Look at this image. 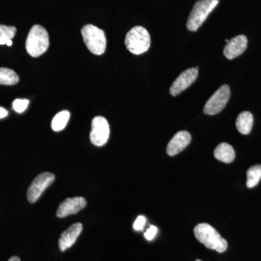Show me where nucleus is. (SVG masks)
Segmentation results:
<instances>
[{
  "mask_svg": "<svg viewBox=\"0 0 261 261\" xmlns=\"http://www.w3.org/2000/svg\"><path fill=\"white\" fill-rule=\"evenodd\" d=\"M196 239L203 244L207 248L218 252H224L227 250L228 243L213 226L208 224H200L194 228Z\"/></svg>",
  "mask_w": 261,
  "mask_h": 261,
  "instance_id": "1",
  "label": "nucleus"
},
{
  "mask_svg": "<svg viewBox=\"0 0 261 261\" xmlns=\"http://www.w3.org/2000/svg\"><path fill=\"white\" fill-rule=\"evenodd\" d=\"M49 35L47 30L40 25L31 29L25 42L27 53L33 58L42 56L49 47Z\"/></svg>",
  "mask_w": 261,
  "mask_h": 261,
  "instance_id": "2",
  "label": "nucleus"
},
{
  "mask_svg": "<svg viewBox=\"0 0 261 261\" xmlns=\"http://www.w3.org/2000/svg\"><path fill=\"white\" fill-rule=\"evenodd\" d=\"M219 0H199L194 5L187 19V29L192 32L198 30L211 12L219 4Z\"/></svg>",
  "mask_w": 261,
  "mask_h": 261,
  "instance_id": "3",
  "label": "nucleus"
},
{
  "mask_svg": "<svg viewBox=\"0 0 261 261\" xmlns=\"http://www.w3.org/2000/svg\"><path fill=\"white\" fill-rule=\"evenodd\" d=\"M82 37L86 46L91 53L101 56L106 51V41L104 31L92 24L84 25L82 29Z\"/></svg>",
  "mask_w": 261,
  "mask_h": 261,
  "instance_id": "4",
  "label": "nucleus"
},
{
  "mask_svg": "<svg viewBox=\"0 0 261 261\" xmlns=\"http://www.w3.org/2000/svg\"><path fill=\"white\" fill-rule=\"evenodd\" d=\"M150 36L147 29L135 27L127 33L125 44L127 49L135 55H141L150 47Z\"/></svg>",
  "mask_w": 261,
  "mask_h": 261,
  "instance_id": "5",
  "label": "nucleus"
},
{
  "mask_svg": "<svg viewBox=\"0 0 261 261\" xmlns=\"http://www.w3.org/2000/svg\"><path fill=\"white\" fill-rule=\"evenodd\" d=\"M231 91L228 85H223L206 102L203 111L206 115H216L224 110L229 100Z\"/></svg>",
  "mask_w": 261,
  "mask_h": 261,
  "instance_id": "6",
  "label": "nucleus"
},
{
  "mask_svg": "<svg viewBox=\"0 0 261 261\" xmlns=\"http://www.w3.org/2000/svg\"><path fill=\"white\" fill-rule=\"evenodd\" d=\"M55 178L56 176L51 173L45 172L38 175L37 177L33 180L27 191V199L29 202L30 203H35L42 196L44 190L54 182Z\"/></svg>",
  "mask_w": 261,
  "mask_h": 261,
  "instance_id": "7",
  "label": "nucleus"
},
{
  "mask_svg": "<svg viewBox=\"0 0 261 261\" xmlns=\"http://www.w3.org/2000/svg\"><path fill=\"white\" fill-rule=\"evenodd\" d=\"M109 137L110 126L107 120L104 117H95L92 121L91 142L97 147H102L107 143Z\"/></svg>",
  "mask_w": 261,
  "mask_h": 261,
  "instance_id": "8",
  "label": "nucleus"
},
{
  "mask_svg": "<svg viewBox=\"0 0 261 261\" xmlns=\"http://www.w3.org/2000/svg\"><path fill=\"white\" fill-rule=\"evenodd\" d=\"M197 76H198L197 67L189 68L182 72L171 85L170 88V94L172 96H177L181 94L195 82Z\"/></svg>",
  "mask_w": 261,
  "mask_h": 261,
  "instance_id": "9",
  "label": "nucleus"
},
{
  "mask_svg": "<svg viewBox=\"0 0 261 261\" xmlns=\"http://www.w3.org/2000/svg\"><path fill=\"white\" fill-rule=\"evenodd\" d=\"M87 206V200L83 197H75L67 198L62 202L57 210L56 216L58 218H65L70 215L78 214Z\"/></svg>",
  "mask_w": 261,
  "mask_h": 261,
  "instance_id": "10",
  "label": "nucleus"
},
{
  "mask_svg": "<svg viewBox=\"0 0 261 261\" xmlns=\"http://www.w3.org/2000/svg\"><path fill=\"white\" fill-rule=\"evenodd\" d=\"M226 45L224 49V55L228 60H233L241 56L246 50L247 38L245 35H239L231 40H226Z\"/></svg>",
  "mask_w": 261,
  "mask_h": 261,
  "instance_id": "11",
  "label": "nucleus"
},
{
  "mask_svg": "<svg viewBox=\"0 0 261 261\" xmlns=\"http://www.w3.org/2000/svg\"><path fill=\"white\" fill-rule=\"evenodd\" d=\"M191 140V135L186 130L177 132L168 144L166 149L167 154L170 156H174L180 153L190 145Z\"/></svg>",
  "mask_w": 261,
  "mask_h": 261,
  "instance_id": "12",
  "label": "nucleus"
},
{
  "mask_svg": "<svg viewBox=\"0 0 261 261\" xmlns=\"http://www.w3.org/2000/svg\"><path fill=\"white\" fill-rule=\"evenodd\" d=\"M82 228L83 226L81 223H75L62 233L58 241V245L61 251L64 252L67 249L70 248L74 245L77 239L82 233Z\"/></svg>",
  "mask_w": 261,
  "mask_h": 261,
  "instance_id": "13",
  "label": "nucleus"
},
{
  "mask_svg": "<svg viewBox=\"0 0 261 261\" xmlns=\"http://www.w3.org/2000/svg\"><path fill=\"white\" fill-rule=\"evenodd\" d=\"M214 157L221 162L230 163L235 159V151L229 144L221 143L215 149Z\"/></svg>",
  "mask_w": 261,
  "mask_h": 261,
  "instance_id": "14",
  "label": "nucleus"
},
{
  "mask_svg": "<svg viewBox=\"0 0 261 261\" xmlns=\"http://www.w3.org/2000/svg\"><path fill=\"white\" fill-rule=\"evenodd\" d=\"M253 121L254 118L252 113L249 111H244L240 113L237 118V128L243 135H248L251 132Z\"/></svg>",
  "mask_w": 261,
  "mask_h": 261,
  "instance_id": "15",
  "label": "nucleus"
},
{
  "mask_svg": "<svg viewBox=\"0 0 261 261\" xmlns=\"http://www.w3.org/2000/svg\"><path fill=\"white\" fill-rule=\"evenodd\" d=\"M18 75L14 70L10 68H0V84L11 86L18 84Z\"/></svg>",
  "mask_w": 261,
  "mask_h": 261,
  "instance_id": "16",
  "label": "nucleus"
},
{
  "mask_svg": "<svg viewBox=\"0 0 261 261\" xmlns=\"http://www.w3.org/2000/svg\"><path fill=\"white\" fill-rule=\"evenodd\" d=\"M70 113L67 111L58 113L51 121V128L54 132H61L64 129L69 121Z\"/></svg>",
  "mask_w": 261,
  "mask_h": 261,
  "instance_id": "17",
  "label": "nucleus"
},
{
  "mask_svg": "<svg viewBox=\"0 0 261 261\" xmlns=\"http://www.w3.org/2000/svg\"><path fill=\"white\" fill-rule=\"evenodd\" d=\"M261 179V165H255L249 168L247 172V187L253 188Z\"/></svg>",
  "mask_w": 261,
  "mask_h": 261,
  "instance_id": "18",
  "label": "nucleus"
},
{
  "mask_svg": "<svg viewBox=\"0 0 261 261\" xmlns=\"http://www.w3.org/2000/svg\"><path fill=\"white\" fill-rule=\"evenodd\" d=\"M29 104V99H16L13 101V108L15 112L18 113H23L28 108Z\"/></svg>",
  "mask_w": 261,
  "mask_h": 261,
  "instance_id": "19",
  "label": "nucleus"
},
{
  "mask_svg": "<svg viewBox=\"0 0 261 261\" xmlns=\"http://www.w3.org/2000/svg\"><path fill=\"white\" fill-rule=\"evenodd\" d=\"M17 29L14 27H8L5 25H0V37H2L5 34L12 36L14 37L15 34H16Z\"/></svg>",
  "mask_w": 261,
  "mask_h": 261,
  "instance_id": "20",
  "label": "nucleus"
},
{
  "mask_svg": "<svg viewBox=\"0 0 261 261\" xmlns=\"http://www.w3.org/2000/svg\"><path fill=\"white\" fill-rule=\"evenodd\" d=\"M146 224V218L143 216H140L136 219L133 227L136 231H141L143 229L144 226Z\"/></svg>",
  "mask_w": 261,
  "mask_h": 261,
  "instance_id": "21",
  "label": "nucleus"
},
{
  "mask_svg": "<svg viewBox=\"0 0 261 261\" xmlns=\"http://www.w3.org/2000/svg\"><path fill=\"white\" fill-rule=\"evenodd\" d=\"M158 228L154 226H151L145 233V238L149 241L153 240L155 235L157 234Z\"/></svg>",
  "mask_w": 261,
  "mask_h": 261,
  "instance_id": "22",
  "label": "nucleus"
},
{
  "mask_svg": "<svg viewBox=\"0 0 261 261\" xmlns=\"http://www.w3.org/2000/svg\"><path fill=\"white\" fill-rule=\"evenodd\" d=\"M13 38L12 36L8 35V34L2 36V37H0V45L6 44L8 47H10L13 44V42H12Z\"/></svg>",
  "mask_w": 261,
  "mask_h": 261,
  "instance_id": "23",
  "label": "nucleus"
},
{
  "mask_svg": "<svg viewBox=\"0 0 261 261\" xmlns=\"http://www.w3.org/2000/svg\"><path fill=\"white\" fill-rule=\"evenodd\" d=\"M8 112L6 109H5L4 108L0 107V119L1 118H4L5 117L8 116Z\"/></svg>",
  "mask_w": 261,
  "mask_h": 261,
  "instance_id": "24",
  "label": "nucleus"
},
{
  "mask_svg": "<svg viewBox=\"0 0 261 261\" xmlns=\"http://www.w3.org/2000/svg\"><path fill=\"white\" fill-rule=\"evenodd\" d=\"M8 261H20V259L18 256H13L10 257Z\"/></svg>",
  "mask_w": 261,
  "mask_h": 261,
  "instance_id": "25",
  "label": "nucleus"
},
{
  "mask_svg": "<svg viewBox=\"0 0 261 261\" xmlns=\"http://www.w3.org/2000/svg\"><path fill=\"white\" fill-rule=\"evenodd\" d=\"M195 261H202V260H195Z\"/></svg>",
  "mask_w": 261,
  "mask_h": 261,
  "instance_id": "26",
  "label": "nucleus"
}]
</instances>
